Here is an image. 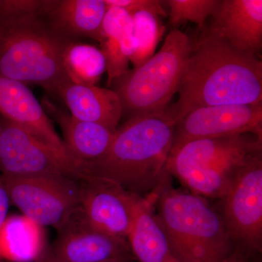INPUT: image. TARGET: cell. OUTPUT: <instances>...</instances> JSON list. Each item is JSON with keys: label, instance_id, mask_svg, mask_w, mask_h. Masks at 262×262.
I'll list each match as a JSON object with an SVG mask.
<instances>
[{"label": "cell", "instance_id": "21", "mask_svg": "<svg viewBox=\"0 0 262 262\" xmlns=\"http://www.w3.org/2000/svg\"><path fill=\"white\" fill-rule=\"evenodd\" d=\"M130 15L134 22V35L137 39L139 47L130 61L137 68L154 56L165 27L160 21L159 16L150 12L138 11Z\"/></svg>", "mask_w": 262, "mask_h": 262}, {"label": "cell", "instance_id": "16", "mask_svg": "<svg viewBox=\"0 0 262 262\" xmlns=\"http://www.w3.org/2000/svg\"><path fill=\"white\" fill-rule=\"evenodd\" d=\"M157 190L139 195L127 242L138 262H177L156 211Z\"/></svg>", "mask_w": 262, "mask_h": 262}, {"label": "cell", "instance_id": "1", "mask_svg": "<svg viewBox=\"0 0 262 262\" xmlns=\"http://www.w3.org/2000/svg\"><path fill=\"white\" fill-rule=\"evenodd\" d=\"M178 92L166 110L177 123L198 108L261 103L262 62L206 29L190 41Z\"/></svg>", "mask_w": 262, "mask_h": 262}, {"label": "cell", "instance_id": "15", "mask_svg": "<svg viewBox=\"0 0 262 262\" xmlns=\"http://www.w3.org/2000/svg\"><path fill=\"white\" fill-rule=\"evenodd\" d=\"M106 10L103 0H42L41 14L52 28L73 42L87 37L101 42Z\"/></svg>", "mask_w": 262, "mask_h": 262}, {"label": "cell", "instance_id": "4", "mask_svg": "<svg viewBox=\"0 0 262 262\" xmlns=\"http://www.w3.org/2000/svg\"><path fill=\"white\" fill-rule=\"evenodd\" d=\"M74 42L52 28L39 13L0 17V75L40 85L57 94L69 80L63 54Z\"/></svg>", "mask_w": 262, "mask_h": 262}, {"label": "cell", "instance_id": "13", "mask_svg": "<svg viewBox=\"0 0 262 262\" xmlns=\"http://www.w3.org/2000/svg\"><path fill=\"white\" fill-rule=\"evenodd\" d=\"M0 115L51 148L77 174L63 139L57 134L42 105L27 84L0 75Z\"/></svg>", "mask_w": 262, "mask_h": 262}, {"label": "cell", "instance_id": "19", "mask_svg": "<svg viewBox=\"0 0 262 262\" xmlns=\"http://www.w3.org/2000/svg\"><path fill=\"white\" fill-rule=\"evenodd\" d=\"M46 250L42 227L24 215L8 216L0 232V261L36 262Z\"/></svg>", "mask_w": 262, "mask_h": 262}, {"label": "cell", "instance_id": "8", "mask_svg": "<svg viewBox=\"0 0 262 262\" xmlns=\"http://www.w3.org/2000/svg\"><path fill=\"white\" fill-rule=\"evenodd\" d=\"M222 215L234 247L249 252L262 248V156L241 169L222 198Z\"/></svg>", "mask_w": 262, "mask_h": 262}, {"label": "cell", "instance_id": "24", "mask_svg": "<svg viewBox=\"0 0 262 262\" xmlns=\"http://www.w3.org/2000/svg\"><path fill=\"white\" fill-rule=\"evenodd\" d=\"M101 44V50L105 57L108 84L122 77L129 70L130 58L124 51L120 41L115 38H106Z\"/></svg>", "mask_w": 262, "mask_h": 262}, {"label": "cell", "instance_id": "31", "mask_svg": "<svg viewBox=\"0 0 262 262\" xmlns=\"http://www.w3.org/2000/svg\"><path fill=\"white\" fill-rule=\"evenodd\" d=\"M1 118H2V116H1V115H0V128H1Z\"/></svg>", "mask_w": 262, "mask_h": 262}, {"label": "cell", "instance_id": "18", "mask_svg": "<svg viewBox=\"0 0 262 262\" xmlns=\"http://www.w3.org/2000/svg\"><path fill=\"white\" fill-rule=\"evenodd\" d=\"M57 95L75 118L101 124L116 131L122 108L120 98L113 90L82 85L68 80L61 84Z\"/></svg>", "mask_w": 262, "mask_h": 262}, {"label": "cell", "instance_id": "6", "mask_svg": "<svg viewBox=\"0 0 262 262\" xmlns=\"http://www.w3.org/2000/svg\"><path fill=\"white\" fill-rule=\"evenodd\" d=\"M190 40L177 29L171 31L159 51L147 61L113 81L122 115L163 113L178 92Z\"/></svg>", "mask_w": 262, "mask_h": 262}, {"label": "cell", "instance_id": "17", "mask_svg": "<svg viewBox=\"0 0 262 262\" xmlns=\"http://www.w3.org/2000/svg\"><path fill=\"white\" fill-rule=\"evenodd\" d=\"M45 105L44 110H48L61 127L63 143L77 171L81 163L94 161L107 151L115 131L101 124L78 120L49 101H45Z\"/></svg>", "mask_w": 262, "mask_h": 262}, {"label": "cell", "instance_id": "27", "mask_svg": "<svg viewBox=\"0 0 262 262\" xmlns=\"http://www.w3.org/2000/svg\"><path fill=\"white\" fill-rule=\"evenodd\" d=\"M10 201L1 177H0V232L8 218ZM1 262V261H0Z\"/></svg>", "mask_w": 262, "mask_h": 262}, {"label": "cell", "instance_id": "22", "mask_svg": "<svg viewBox=\"0 0 262 262\" xmlns=\"http://www.w3.org/2000/svg\"><path fill=\"white\" fill-rule=\"evenodd\" d=\"M106 38H115L120 41L130 60L139 47L134 35L132 15L122 8H108L103 20L101 42Z\"/></svg>", "mask_w": 262, "mask_h": 262}, {"label": "cell", "instance_id": "12", "mask_svg": "<svg viewBox=\"0 0 262 262\" xmlns=\"http://www.w3.org/2000/svg\"><path fill=\"white\" fill-rule=\"evenodd\" d=\"M49 251L62 262H102L131 258L133 255L127 239L117 238L95 228L81 207L58 229Z\"/></svg>", "mask_w": 262, "mask_h": 262}, {"label": "cell", "instance_id": "28", "mask_svg": "<svg viewBox=\"0 0 262 262\" xmlns=\"http://www.w3.org/2000/svg\"><path fill=\"white\" fill-rule=\"evenodd\" d=\"M36 262H62L60 260L57 259L49 251V248L46 250V252L43 253L42 256L39 258Z\"/></svg>", "mask_w": 262, "mask_h": 262}, {"label": "cell", "instance_id": "11", "mask_svg": "<svg viewBox=\"0 0 262 262\" xmlns=\"http://www.w3.org/2000/svg\"><path fill=\"white\" fill-rule=\"evenodd\" d=\"M78 181L80 207L89 223L113 237L127 239L139 194L106 179L82 177Z\"/></svg>", "mask_w": 262, "mask_h": 262}, {"label": "cell", "instance_id": "3", "mask_svg": "<svg viewBox=\"0 0 262 262\" xmlns=\"http://www.w3.org/2000/svg\"><path fill=\"white\" fill-rule=\"evenodd\" d=\"M155 211L177 261L217 262L236 252L220 213L206 198L171 186L157 189Z\"/></svg>", "mask_w": 262, "mask_h": 262}, {"label": "cell", "instance_id": "9", "mask_svg": "<svg viewBox=\"0 0 262 262\" xmlns=\"http://www.w3.org/2000/svg\"><path fill=\"white\" fill-rule=\"evenodd\" d=\"M246 134L262 137L261 103L205 106L176 124L171 149L198 139Z\"/></svg>", "mask_w": 262, "mask_h": 262}, {"label": "cell", "instance_id": "26", "mask_svg": "<svg viewBox=\"0 0 262 262\" xmlns=\"http://www.w3.org/2000/svg\"><path fill=\"white\" fill-rule=\"evenodd\" d=\"M106 7L122 8L130 14L138 11H148L158 15H166L165 10L158 0H103Z\"/></svg>", "mask_w": 262, "mask_h": 262}, {"label": "cell", "instance_id": "29", "mask_svg": "<svg viewBox=\"0 0 262 262\" xmlns=\"http://www.w3.org/2000/svg\"><path fill=\"white\" fill-rule=\"evenodd\" d=\"M177 262H182V261H177ZM217 262H244L241 259V256L239 254V251H236L234 252L232 256H229V257L225 258V259L222 260V261H217Z\"/></svg>", "mask_w": 262, "mask_h": 262}, {"label": "cell", "instance_id": "5", "mask_svg": "<svg viewBox=\"0 0 262 262\" xmlns=\"http://www.w3.org/2000/svg\"><path fill=\"white\" fill-rule=\"evenodd\" d=\"M262 151V137L252 134L189 141L170 150L167 170L189 192L222 199L237 174Z\"/></svg>", "mask_w": 262, "mask_h": 262}, {"label": "cell", "instance_id": "25", "mask_svg": "<svg viewBox=\"0 0 262 262\" xmlns=\"http://www.w3.org/2000/svg\"><path fill=\"white\" fill-rule=\"evenodd\" d=\"M42 0H0V17L10 18L40 12Z\"/></svg>", "mask_w": 262, "mask_h": 262}, {"label": "cell", "instance_id": "30", "mask_svg": "<svg viewBox=\"0 0 262 262\" xmlns=\"http://www.w3.org/2000/svg\"><path fill=\"white\" fill-rule=\"evenodd\" d=\"M102 262H135L131 258H117Z\"/></svg>", "mask_w": 262, "mask_h": 262}, {"label": "cell", "instance_id": "10", "mask_svg": "<svg viewBox=\"0 0 262 262\" xmlns=\"http://www.w3.org/2000/svg\"><path fill=\"white\" fill-rule=\"evenodd\" d=\"M0 172L4 177L67 176L75 172L46 144L7 119L1 118Z\"/></svg>", "mask_w": 262, "mask_h": 262}, {"label": "cell", "instance_id": "7", "mask_svg": "<svg viewBox=\"0 0 262 262\" xmlns=\"http://www.w3.org/2000/svg\"><path fill=\"white\" fill-rule=\"evenodd\" d=\"M10 201L24 216L58 230L80 207L79 181L67 176L4 177Z\"/></svg>", "mask_w": 262, "mask_h": 262}, {"label": "cell", "instance_id": "20", "mask_svg": "<svg viewBox=\"0 0 262 262\" xmlns=\"http://www.w3.org/2000/svg\"><path fill=\"white\" fill-rule=\"evenodd\" d=\"M63 66L71 82L82 85H95L106 70L101 49L91 45L71 43L63 54Z\"/></svg>", "mask_w": 262, "mask_h": 262}, {"label": "cell", "instance_id": "2", "mask_svg": "<svg viewBox=\"0 0 262 262\" xmlns=\"http://www.w3.org/2000/svg\"><path fill=\"white\" fill-rule=\"evenodd\" d=\"M176 124L166 110L130 117L115 131L104 155L77 166L79 179H106L141 196L154 192L171 177L167 163Z\"/></svg>", "mask_w": 262, "mask_h": 262}, {"label": "cell", "instance_id": "23", "mask_svg": "<svg viewBox=\"0 0 262 262\" xmlns=\"http://www.w3.org/2000/svg\"><path fill=\"white\" fill-rule=\"evenodd\" d=\"M220 0H168L170 23L174 27L186 22L203 27L206 19L215 13Z\"/></svg>", "mask_w": 262, "mask_h": 262}, {"label": "cell", "instance_id": "14", "mask_svg": "<svg viewBox=\"0 0 262 262\" xmlns=\"http://www.w3.org/2000/svg\"><path fill=\"white\" fill-rule=\"evenodd\" d=\"M211 17V32L258 58L262 49L261 0H222Z\"/></svg>", "mask_w": 262, "mask_h": 262}]
</instances>
